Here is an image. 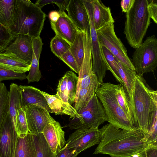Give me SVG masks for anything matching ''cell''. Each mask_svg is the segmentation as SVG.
I'll list each match as a JSON object with an SVG mask.
<instances>
[{"mask_svg": "<svg viewBox=\"0 0 157 157\" xmlns=\"http://www.w3.org/2000/svg\"><path fill=\"white\" fill-rule=\"evenodd\" d=\"M101 140L93 153L112 157H130L138 155L148 145L146 134L139 128L128 131L105 124L99 129Z\"/></svg>", "mask_w": 157, "mask_h": 157, "instance_id": "obj_1", "label": "cell"}, {"mask_svg": "<svg viewBox=\"0 0 157 157\" xmlns=\"http://www.w3.org/2000/svg\"><path fill=\"white\" fill-rule=\"evenodd\" d=\"M135 124L147 139L157 119V91L151 89L142 76L136 75L130 100Z\"/></svg>", "mask_w": 157, "mask_h": 157, "instance_id": "obj_2", "label": "cell"}, {"mask_svg": "<svg viewBox=\"0 0 157 157\" xmlns=\"http://www.w3.org/2000/svg\"><path fill=\"white\" fill-rule=\"evenodd\" d=\"M46 14L29 0H17V11L13 25L9 28L15 36L27 35L31 38L40 36Z\"/></svg>", "mask_w": 157, "mask_h": 157, "instance_id": "obj_3", "label": "cell"}, {"mask_svg": "<svg viewBox=\"0 0 157 157\" xmlns=\"http://www.w3.org/2000/svg\"><path fill=\"white\" fill-rule=\"evenodd\" d=\"M147 0H135L126 14L124 33L129 45L136 48L142 43L151 22Z\"/></svg>", "mask_w": 157, "mask_h": 157, "instance_id": "obj_4", "label": "cell"}, {"mask_svg": "<svg viewBox=\"0 0 157 157\" xmlns=\"http://www.w3.org/2000/svg\"><path fill=\"white\" fill-rule=\"evenodd\" d=\"M116 88V84L103 83L96 92L104 110L107 121L122 129L130 131L136 128L119 105L115 95Z\"/></svg>", "mask_w": 157, "mask_h": 157, "instance_id": "obj_5", "label": "cell"}, {"mask_svg": "<svg viewBox=\"0 0 157 157\" xmlns=\"http://www.w3.org/2000/svg\"><path fill=\"white\" fill-rule=\"evenodd\" d=\"M106 121L107 117L104 110L95 94L86 105L74 117L70 119L69 123L64 127H68L71 130L98 128Z\"/></svg>", "mask_w": 157, "mask_h": 157, "instance_id": "obj_6", "label": "cell"}, {"mask_svg": "<svg viewBox=\"0 0 157 157\" xmlns=\"http://www.w3.org/2000/svg\"><path fill=\"white\" fill-rule=\"evenodd\" d=\"M131 61L139 76L154 72L157 66V39L155 35L148 37L136 48Z\"/></svg>", "mask_w": 157, "mask_h": 157, "instance_id": "obj_7", "label": "cell"}, {"mask_svg": "<svg viewBox=\"0 0 157 157\" xmlns=\"http://www.w3.org/2000/svg\"><path fill=\"white\" fill-rule=\"evenodd\" d=\"M86 9L90 26V40L92 59V69L100 85L108 70V66L95 28L91 0H82Z\"/></svg>", "mask_w": 157, "mask_h": 157, "instance_id": "obj_8", "label": "cell"}, {"mask_svg": "<svg viewBox=\"0 0 157 157\" xmlns=\"http://www.w3.org/2000/svg\"><path fill=\"white\" fill-rule=\"evenodd\" d=\"M114 27V23H111L96 31L99 42L126 67L135 71L126 48L115 33Z\"/></svg>", "mask_w": 157, "mask_h": 157, "instance_id": "obj_9", "label": "cell"}, {"mask_svg": "<svg viewBox=\"0 0 157 157\" xmlns=\"http://www.w3.org/2000/svg\"><path fill=\"white\" fill-rule=\"evenodd\" d=\"M84 48V57L78 74L77 91L81 89L96 91L101 85L92 71L90 35L85 32Z\"/></svg>", "mask_w": 157, "mask_h": 157, "instance_id": "obj_10", "label": "cell"}, {"mask_svg": "<svg viewBox=\"0 0 157 157\" xmlns=\"http://www.w3.org/2000/svg\"><path fill=\"white\" fill-rule=\"evenodd\" d=\"M100 140L98 128L78 129L70 135L63 147L75 150L79 154L92 146L98 144Z\"/></svg>", "mask_w": 157, "mask_h": 157, "instance_id": "obj_11", "label": "cell"}, {"mask_svg": "<svg viewBox=\"0 0 157 157\" xmlns=\"http://www.w3.org/2000/svg\"><path fill=\"white\" fill-rule=\"evenodd\" d=\"M29 132L42 133L45 126L54 119L44 109L34 105H28L25 108Z\"/></svg>", "mask_w": 157, "mask_h": 157, "instance_id": "obj_12", "label": "cell"}, {"mask_svg": "<svg viewBox=\"0 0 157 157\" xmlns=\"http://www.w3.org/2000/svg\"><path fill=\"white\" fill-rule=\"evenodd\" d=\"M42 133L53 153L57 155L66 143L65 133L59 123L53 119L45 126Z\"/></svg>", "mask_w": 157, "mask_h": 157, "instance_id": "obj_13", "label": "cell"}, {"mask_svg": "<svg viewBox=\"0 0 157 157\" xmlns=\"http://www.w3.org/2000/svg\"><path fill=\"white\" fill-rule=\"evenodd\" d=\"M67 10L68 16L76 27L90 35L88 15L82 0H70Z\"/></svg>", "mask_w": 157, "mask_h": 157, "instance_id": "obj_14", "label": "cell"}, {"mask_svg": "<svg viewBox=\"0 0 157 157\" xmlns=\"http://www.w3.org/2000/svg\"><path fill=\"white\" fill-rule=\"evenodd\" d=\"M6 53H12L22 60L31 64L33 50L31 37L23 34L16 36L13 42L5 50Z\"/></svg>", "mask_w": 157, "mask_h": 157, "instance_id": "obj_15", "label": "cell"}, {"mask_svg": "<svg viewBox=\"0 0 157 157\" xmlns=\"http://www.w3.org/2000/svg\"><path fill=\"white\" fill-rule=\"evenodd\" d=\"M60 15L56 22H50L51 28L56 35L66 41L70 45L80 31L65 11L60 12Z\"/></svg>", "mask_w": 157, "mask_h": 157, "instance_id": "obj_16", "label": "cell"}, {"mask_svg": "<svg viewBox=\"0 0 157 157\" xmlns=\"http://www.w3.org/2000/svg\"><path fill=\"white\" fill-rule=\"evenodd\" d=\"M21 107L25 110L28 105H34L41 107L51 113L46 100L39 89L31 86H19Z\"/></svg>", "mask_w": 157, "mask_h": 157, "instance_id": "obj_17", "label": "cell"}, {"mask_svg": "<svg viewBox=\"0 0 157 157\" xmlns=\"http://www.w3.org/2000/svg\"><path fill=\"white\" fill-rule=\"evenodd\" d=\"M95 28L97 31L111 23H114L111 10L99 0H91Z\"/></svg>", "mask_w": 157, "mask_h": 157, "instance_id": "obj_18", "label": "cell"}, {"mask_svg": "<svg viewBox=\"0 0 157 157\" xmlns=\"http://www.w3.org/2000/svg\"><path fill=\"white\" fill-rule=\"evenodd\" d=\"M31 39L33 53L29 72L26 77L28 83L38 82L42 77L39 68V62L43 43L40 36Z\"/></svg>", "mask_w": 157, "mask_h": 157, "instance_id": "obj_19", "label": "cell"}, {"mask_svg": "<svg viewBox=\"0 0 157 157\" xmlns=\"http://www.w3.org/2000/svg\"><path fill=\"white\" fill-rule=\"evenodd\" d=\"M31 64L20 59L14 54L0 53V67L16 72L25 73L29 71Z\"/></svg>", "mask_w": 157, "mask_h": 157, "instance_id": "obj_20", "label": "cell"}, {"mask_svg": "<svg viewBox=\"0 0 157 157\" xmlns=\"http://www.w3.org/2000/svg\"><path fill=\"white\" fill-rule=\"evenodd\" d=\"M14 157H37L33 134L17 136Z\"/></svg>", "mask_w": 157, "mask_h": 157, "instance_id": "obj_21", "label": "cell"}, {"mask_svg": "<svg viewBox=\"0 0 157 157\" xmlns=\"http://www.w3.org/2000/svg\"><path fill=\"white\" fill-rule=\"evenodd\" d=\"M17 11V0H0V23L10 28L14 24Z\"/></svg>", "mask_w": 157, "mask_h": 157, "instance_id": "obj_22", "label": "cell"}, {"mask_svg": "<svg viewBox=\"0 0 157 157\" xmlns=\"http://www.w3.org/2000/svg\"><path fill=\"white\" fill-rule=\"evenodd\" d=\"M115 95L117 101L132 123L135 127L132 105L128 94L123 86L116 84Z\"/></svg>", "mask_w": 157, "mask_h": 157, "instance_id": "obj_23", "label": "cell"}, {"mask_svg": "<svg viewBox=\"0 0 157 157\" xmlns=\"http://www.w3.org/2000/svg\"><path fill=\"white\" fill-rule=\"evenodd\" d=\"M9 91V113L15 128L17 110L21 107L19 86L13 83H11Z\"/></svg>", "mask_w": 157, "mask_h": 157, "instance_id": "obj_24", "label": "cell"}, {"mask_svg": "<svg viewBox=\"0 0 157 157\" xmlns=\"http://www.w3.org/2000/svg\"><path fill=\"white\" fill-rule=\"evenodd\" d=\"M62 101L66 115L70 116V119L74 117L77 114L73 107L69 103L67 88V77L65 74L59 80L57 86L56 94Z\"/></svg>", "mask_w": 157, "mask_h": 157, "instance_id": "obj_25", "label": "cell"}, {"mask_svg": "<svg viewBox=\"0 0 157 157\" xmlns=\"http://www.w3.org/2000/svg\"><path fill=\"white\" fill-rule=\"evenodd\" d=\"M118 65L119 73L123 82V86L130 100L136 74L135 71L127 67L119 61Z\"/></svg>", "mask_w": 157, "mask_h": 157, "instance_id": "obj_26", "label": "cell"}, {"mask_svg": "<svg viewBox=\"0 0 157 157\" xmlns=\"http://www.w3.org/2000/svg\"><path fill=\"white\" fill-rule=\"evenodd\" d=\"M84 33L80 30L69 49L80 69L84 57Z\"/></svg>", "mask_w": 157, "mask_h": 157, "instance_id": "obj_27", "label": "cell"}, {"mask_svg": "<svg viewBox=\"0 0 157 157\" xmlns=\"http://www.w3.org/2000/svg\"><path fill=\"white\" fill-rule=\"evenodd\" d=\"M33 135L37 157H57L56 155L52 151L42 133Z\"/></svg>", "mask_w": 157, "mask_h": 157, "instance_id": "obj_28", "label": "cell"}, {"mask_svg": "<svg viewBox=\"0 0 157 157\" xmlns=\"http://www.w3.org/2000/svg\"><path fill=\"white\" fill-rule=\"evenodd\" d=\"M96 92L86 89H81L76 92L73 107L77 113L86 105Z\"/></svg>", "mask_w": 157, "mask_h": 157, "instance_id": "obj_29", "label": "cell"}, {"mask_svg": "<svg viewBox=\"0 0 157 157\" xmlns=\"http://www.w3.org/2000/svg\"><path fill=\"white\" fill-rule=\"evenodd\" d=\"M41 93L44 96L52 113L56 115H66L63 105L58 95H51L43 91Z\"/></svg>", "mask_w": 157, "mask_h": 157, "instance_id": "obj_30", "label": "cell"}, {"mask_svg": "<svg viewBox=\"0 0 157 157\" xmlns=\"http://www.w3.org/2000/svg\"><path fill=\"white\" fill-rule=\"evenodd\" d=\"M108 66V70L112 74L116 79L123 86V83L118 72L119 60L105 47L101 46Z\"/></svg>", "mask_w": 157, "mask_h": 157, "instance_id": "obj_31", "label": "cell"}, {"mask_svg": "<svg viewBox=\"0 0 157 157\" xmlns=\"http://www.w3.org/2000/svg\"><path fill=\"white\" fill-rule=\"evenodd\" d=\"M9 91L6 85L1 83L0 86V130L9 112Z\"/></svg>", "mask_w": 157, "mask_h": 157, "instance_id": "obj_32", "label": "cell"}, {"mask_svg": "<svg viewBox=\"0 0 157 157\" xmlns=\"http://www.w3.org/2000/svg\"><path fill=\"white\" fill-rule=\"evenodd\" d=\"M70 45L65 40L56 35L50 43V48L52 52L59 58L69 50Z\"/></svg>", "mask_w": 157, "mask_h": 157, "instance_id": "obj_33", "label": "cell"}, {"mask_svg": "<svg viewBox=\"0 0 157 157\" xmlns=\"http://www.w3.org/2000/svg\"><path fill=\"white\" fill-rule=\"evenodd\" d=\"M67 77V88L68 102L71 105L76 95L78 77L73 72L68 71L65 73Z\"/></svg>", "mask_w": 157, "mask_h": 157, "instance_id": "obj_34", "label": "cell"}, {"mask_svg": "<svg viewBox=\"0 0 157 157\" xmlns=\"http://www.w3.org/2000/svg\"><path fill=\"white\" fill-rule=\"evenodd\" d=\"M15 129L17 136H24L29 132L25 111L22 107L17 110Z\"/></svg>", "mask_w": 157, "mask_h": 157, "instance_id": "obj_35", "label": "cell"}, {"mask_svg": "<svg viewBox=\"0 0 157 157\" xmlns=\"http://www.w3.org/2000/svg\"><path fill=\"white\" fill-rule=\"evenodd\" d=\"M15 37L9 28L0 23V53L5 51Z\"/></svg>", "mask_w": 157, "mask_h": 157, "instance_id": "obj_36", "label": "cell"}, {"mask_svg": "<svg viewBox=\"0 0 157 157\" xmlns=\"http://www.w3.org/2000/svg\"><path fill=\"white\" fill-rule=\"evenodd\" d=\"M26 77L25 73L16 72L0 67V82L6 80H23L26 79Z\"/></svg>", "mask_w": 157, "mask_h": 157, "instance_id": "obj_37", "label": "cell"}, {"mask_svg": "<svg viewBox=\"0 0 157 157\" xmlns=\"http://www.w3.org/2000/svg\"><path fill=\"white\" fill-rule=\"evenodd\" d=\"M59 58L66 63L71 70L79 74L80 68L69 50L61 56Z\"/></svg>", "mask_w": 157, "mask_h": 157, "instance_id": "obj_38", "label": "cell"}, {"mask_svg": "<svg viewBox=\"0 0 157 157\" xmlns=\"http://www.w3.org/2000/svg\"><path fill=\"white\" fill-rule=\"evenodd\" d=\"M139 157H157V144H150L142 152Z\"/></svg>", "mask_w": 157, "mask_h": 157, "instance_id": "obj_39", "label": "cell"}, {"mask_svg": "<svg viewBox=\"0 0 157 157\" xmlns=\"http://www.w3.org/2000/svg\"><path fill=\"white\" fill-rule=\"evenodd\" d=\"M148 10L149 16L154 22L157 24V1L147 0Z\"/></svg>", "mask_w": 157, "mask_h": 157, "instance_id": "obj_40", "label": "cell"}, {"mask_svg": "<svg viewBox=\"0 0 157 157\" xmlns=\"http://www.w3.org/2000/svg\"><path fill=\"white\" fill-rule=\"evenodd\" d=\"M78 154L75 151L63 147L57 154V157H76Z\"/></svg>", "mask_w": 157, "mask_h": 157, "instance_id": "obj_41", "label": "cell"}, {"mask_svg": "<svg viewBox=\"0 0 157 157\" xmlns=\"http://www.w3.org/2000/svg\"><path fill=\"white\" fill-rule=\"evenodd\" d=\"M70 0H52V3L56 4L59 8L60 12L67 10Z\"/></svg>", "mask_w": 157, "mask_h": 157, "instance_id": "obj_42", "label": "cell"}, {"mask_svg": "<svg viewBox=\"0 0 157 157\" xmlns=\"http://www.w3.org/2000/svg\"><path fill=\"white\" fill-rule=\"evenodd\" d=\"M135 0H122L121 2V6L123 12L127 13L133 6Z\"/></svg>", "mask_w": 157, "mask_h": 157, "instance_id": "obj_43", "label": "cell"}, {"mask_svg": "<svg viewBox=\"0 0 157 157\" xmlns=\"http://www.w3.org/2000/svg\"><path fill=\"white\" fill-rule=\"evenodd\" d=\"M60 15L59 12L56 11H51L48 15L50 22H56L59 18Z\"/></svg>", "mask_w": 157, "mask_h": 157, "instance_id": "obj_44", "label": "cell"}, {"mask_svg": "<svg viewBox=\"0 0 157 157\" xmlns=\"http://www.w3.org/2000/svg\"><path fill=\"white\" fill-rule=\"evenodd\" d=\"M130 157H139L138 155H135Z\"/></svg>", "mask_w": 157, "mask_h": 157, "instance_id": "obj_45", "label": "cell"}, {"mask_svg": "<svg viewBox=\"0 0 157 157\" xmlns=\"http://www.w3.org/2000/svg\"><path fill=\"white\" fill-rule=\"evenodd\" d=\"M1 82H0V86H1Z\"/></svg>", "mask_w": 157, "mask_h": 157, "instance_id": "obj_46", "label": "cell"}]
</instances>
